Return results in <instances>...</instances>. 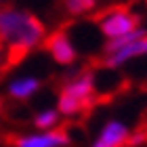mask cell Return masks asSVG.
<instances>
[{
    "label": "cell",
    "mask_w": 147,
    "mask_h": 147,
    "mask_svg": "<svg viewBox=\"0 0 147 147\" xmlns=\"http://www.w3.org/2000/svg\"><path fill=\"white\" fill-rule=\"evenodd\" d=\"M0 109H2V101H0Z\"/></svg>",
    "instance_id": "9a60e30c"
},
{
    "label": "cell",
    "mask_w": 147,
    "mask_h": 147,
    "mask_svg": "<svg viewBox=\"0 0 147 147\" xmlns=\"http://www.w3.org/2000/svg\"><path fill=\"white\" fill-rule=\"evenodd\" d=\"M6 2H9V0H0V6H4Z\"/></svg>",
    "instance_id": "4fadbf2b"
},
{
    "label": "cell",
    "mask_w": 147,
    "mask_h": 147,
    "mask_svg": "<svg viewBox=\"0 0 147 147\" xmlns=\"http://www.w3.org/2000/svg\"><path fill=\"white\" fill-rule=\"evenodd\" d=\"M97 21H99V32L107 40L124 36L135 28H139V15H135V13H130L126 9H109Z\"/></svg>",
    "instance_id": "3957f363"
},
{
    "label": "cell",
    "mask_w": 147,
    "mask_h": 147,
    "mask_svg": "<svg viewBox=\"0 0 147 147\" xmlns=\"http://www.w3.org/2000/svg\"><path fill=\"white\" fill-rule=\"evenodd\" d=\"M145 141H147V132H145V130L130 132V137H128V143H126V147H137V145H143Z\"/></svg>",
    "instance_id": "8fae6325"
},
{
    "label": "cell",
    "mask_w": 147,
    "mask_h": 147,
    "mask_svg": "<svg viewBox=\"0 0 147 147\" xmlns=\"http://www.w3.org/2000/svg\"><path fill=\"white\" fill-rule=\"evenodd\" d=\"M63 9L67 11V15L80 17L86 13L97 9V0H63Z\"/></svg>",
    "instance_id": "9c48e42d"
},
{
    "label": "cell",
    "mask_w": 147,
    "mask_h": 147,
    "mask_svg": "<svg viewBox=\"0 0 147 147\" xmlns=\"http://www.w3.org/2000/svg\"><path fill=\"white\" fill-rule=\"evenodd\" d=\"M92 99H95V76L90 71H84L63 84L57 109L63 116H78L84 107L92 105Z\"/></svg>",
    "instance_id": "7a4b0ae2"
},
{
    "label": "cell",
    "mask_w": 147,
    "mask_h": 147,
    "mask_svg": "<svg viewBox=\"0 0 147 147\" xmlns=\"http://www.w3.org/2000/svg\"><path fill=\"white\" fill-rule=\"evenodd\" d=\"M13 143H15V147H67L71 139L61 128H51V130H42L40 135L17 137Z\"/></svg>",
    "instance_id": "8992f818"
},
{
    "label": "cell",
    "mask_w": 147,
    "mask_h": 147,
    "mask_svg": "<svg viewBox=\"0 0 147 147\" xmlns=\"http://www.w3.org/2000/svg\"><path fill=\"white\" fill-rule=\"evenodd\" d=\"M59 109H44L34 116V126L38 130H51L59 124Z\"/></svg>",
    "instance_id": "30bf717a"
},
{
    "label": "cell",
    "mask_w": 147,
    "mask_h": 147,
    "mask_svg": "<svg viewBox=\"0 0 147 147\" xmlns=\"http://www.w3.org/2000/svg\"><path fill=\"white\" fill-rule=\"evenodd\" d=\"M0 49H2V51H4V46H2V42H0Z\"/></svg>",
    "instance_id": "5bb4252c"
},
{
    "label": "cell",
    "mask_w": 147,
    "mask_h": 147,
    "mask_svg": "<svg viewBox=\"0 0 147 147\" xmlns=\"http://www.w3.org/2000/svg\"><path fill=\"white\" fill-rule=\"evenodd\" d=\"M44 51L53 57V61H57L59 65H74L78 59V51L74 42L69 40V36L65 34L63 30H57L53 34H46L44 38Z\"/></svg>",
    "instance_id": "277c9868"
},
{
    "label": "cell",
    "mask_w": 147,
    "mask_h": 147,
    "mask_svg": "<svg viewBox=\"0 0 147 147\" xmlns=\"http://www.w3.org/2000/svg\"><path fill=\"white\" fill-rule=\"evenodd\" d=\"M128 137H130V130L126 128L122 122L109 120V122L101 128L97 141L92 143L90 147H126Z\"/></svg>",
    "instance_id": "52a82bcc"
},
{
    "label": "cell",
    "mask_w": 147,
    "mask_h": 147,
    "mask_svg": "<svg viewBox=\"0 0 147 147\" xmlns=\"http://www.w3.org/2000/svg\"><path fill=\"white\" fill-rule=\"evenodd\" d=\"M147 55V34L135 38L132 42H128L126 46H122V49L113 51L109 53V55H105V67L109 69H118L122 67L124 63L132 61V59H139V57H145Z\"/></svg>",
    "instance_id": "5b68a950"
},
{
    "label": "cell",
    "mask_w": 147,
    "mask_h": 147,
    "mask_svg": "<svg viewBox=\"0 0 147 147\" xmlns=\"http://www.w3.org/2000/svg\"><path fill=\"white\" fill-rule=\"evenodd\" d=\"M40 86H42V82H40L38 78H34V76L17 78V80H13L9 84V95L19 99V101H28L30 97H34L40 90Z\"/></svg>",
    "instance_id": "ba28073f"
},
{
    "label": "cell",
    "mask_w": 147,
    "mask_h": 147,
    "mask_svg": "<svg viewBox=\"0 0 147 147\" xmlns=\"http://www.w3.org/2000/svg\"><path fill=\"white\" fill-rule=\"evenodd\" d=\"M2 57H4V51H2V49H0V61H2Z\"/></svg>",
    "instance_id": "7c38bea8"
},
{
    "label": "cell",
    "mask_w": 147,
    "mask_h": 147,
    "mask_svg": "<svg viewBox=\"0 0 147 147\" xmlns=\"http://www.w3.org/2000/svg\"><path fill=\"white\" fill-rule=\"evenodd\" d=\"M46 38V25L34 13L15 6H0V42L4 46V69L40 46Z\"/></svg>",
    "instance_id": "6da1fadb"
}]
</instances>
